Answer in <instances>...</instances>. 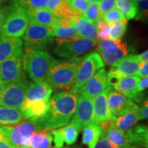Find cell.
I'll use <instances>...</instances> for the list:
<instances>
[{
  "label": "cell",
  "instance_id": "cell-12",
  "mask_svg": "<svg viewBox=\"0 0 148 148\" xmlns=\"http://www.w3.org/2000/svg\"><path fill=\"white\" fill-rule=\"evenodd\" d=\"M138 105L130 99L111 88L108 94V106L112 116L127 113Z\"/></svg>",
  "mask_w": 148,
  "mask_h": 148
},
{
  "label": "cell",
  "instance_id": "cell-37",
  "mask_svg": "<svg viewBox=\"0 0 148 148\" xmlns=\"http://www.w3.org/2000/svg\"><path fill=\"white\" fill-rule=\"evenodd\" d=\"M69 5L75 16H82L87 9L89 3L85 0H71Z\"/></svg>",
  "mask_w": 148,
  "mask_h": 148
},
{
  "label": "cell",
  "instance_id": "cell-41",
  "mask_svg": "<svg viewBox=\"0 0 148 148\" xmlns=\"http://www.w3.org/2000/svg\"><path fill=\"white\" fill-rule=\"evenodd\" d=\"M139 103L140 120H148V97H142Z\"/></svg>",
  "mask_w": 148,
  "mask_h": 148
},
{
  "label": "cell",
  "instance_id": "cell-43",
  "mask_svg": "<svg viewBox=\"0 0 148 148\" xmlns=\"http://www.w3.org/2000/svg\"><path fill=\"white\" fill-rule=\"evenodd\" d=\"M108 40H110L109 35V25L108 23H106L102 27L98 29L97 40L99 42Z\"/></svg>",
  "mask_w": 148,
  "mask_h": 148
},
{
  "label": "cell",
  "instance_id": "cell-50",
  "mask_svg": "<svg viewBox=\"0 0 148 148\" xmlns=\"http://www.w3.org/2000/svg\"><path fill=\"white\" fill-rule=\"evenodd\" d=\"M117 148H140V147L136 145H131V144H128V145H126L125 146H123V147H117Z\"/></svg>",
  "mask_w": 148,
  "mask_h": 148
},
{
  "label": "cell",
  "instance_id": "cell-6",
  "mask_svg": "<svg viewBox=\"0 0 148 148\" xmlns=\"http://www.w3.org/2000/svg\"><path fill=\"white\" fill-rule=\"evenodd\" d=\"M57 45L54 53L58 56L64 58H77L91 49L98 43L97 40L89 39L77 36L69 39H56Z\"/></svg>",
  "mask_w": 148,
  "mask_h": 148
},
{
  "label": "cell",
  "instance_id": "cell-10",
  "mask_svg": "<svg viewBox=\"0 0 148 148\" xmlns=\"http://www.w3.org/2000/svg\"><path fill=\"white\" fill-rule=\"evenodd\" d=\"M23 57L22 49L3 62L0 65V77L9 83L27 82Z\"/></svg>",
  "mask_w": 148,
  "mask_h": 148
},
{
  "label": "cell",
  "instance_id": "cell-25",
  "mask_svg": "<svg viewBox=\"0 0 148 148\" xmlns=\"http://www.w3.org/2000/svg\"><path fill=\"white\" fill-rule=\"evenodd\" d=\"M128 48L126 43H121L117 47L106 49V50L99 52L103 64L106 65H113L120 60L127 56Z\"/></svg>",
  "mask_w": 148,
  "mask_h": 148
},
{
  "label": "cell",
  "instance_id": "cell-45",
  "mask_svg": "<svg viewBox=\"0 0 148 148\" xmlns=\"http://www.w3.org/2000/svg\"><path fill=\"white\" fill-rule=\"evenodd\" d=\"M140 78L148 76V61H141L138 69V75Z\"/></svg>",
  "mask_w": 148,
  "mask_h": 148
},
{
  "label": "cell",
  "instance_id": "cell-39",
  "mask_svg": "<svg viewBox=\"0 0 148 148\" xmlns=\"http://www.w3.org/2000/svg\"><path fill=\"white\" fill-rule=\"evenodd\" d=\"M121 43V39L117 40H103V41L98 42L97 47L96 49L98 52H101V51L106 50V49H111V48L116 47Z\"/></svg>",
  "mask_w": 148,
  "mask_h": 148
},
{
  "label": "cell",
  "instance_id": "cell-15",
  "mask_svg": "<svg viewBox=\"0 0 148 148\" xmlns=\"http://www.w3.org/2000/svg\"><path fill=\"white\" fill-rule=\"evenodd\" d=\"M112 87L108 86L106 89L92 99L94 122L101 124L112 118L108 106V94Z\"/></svg>",
  "mask_w": 148,
  "mask_h": 148
},
{
  "label": "cell",
  "instance_id": "cell-1",
  "mask_svg": "<svg viewBox=\"0 0 148 148\" xmlns=\"http://www.w3.org/2000/svg\"><path fill=\"white\" fill-rule=\"evenodd\" d=\"M77 94L60 92L50 98L46 112L42 116L32 118L38 131H50L69 124L77 104Z\"/></svg>",
  "mask_w": 148,
  "mask_h": 148
},
{
  "label": "cell",
  "instance_id": "cell-19",
  "mask_svg": "<svg viewBox=\"0 0 148 148\" xmlns=\"http://www.w3.org/2000/svg\"><path fill=\"white\" fill-rule=\"evenodd\" d=\"M23 49V40L20 38L0 36V65L5 60Z\"/></svg>",
  "mask_w": 148,
  "mask_h": 148
},
{
  "label": "cell",
  "instance_id": "cell-51",
  "mask_svg": "<svg viewBox=\"0 0 148 148\" xmlns=\"http://www.w3.org/2000/svg\"><path fill=\"white\" fill-rule=\"evenodd\" d=\"M85 1H86V2L88 3H97L98 1H99V0H85Z\"/></svg>",
  "mask_w": 148,
  "mask_h": 148
},
{
  "label": "cell",
  "instance_id": "cell-52",
  "mask_svg": "<svg viewBox=\"0 0 148 148\" xmlns=\"http://www.w3.org/2000/svg\"><path fill=\"white\" fill-rule=\"evenodd\" d=\"M7 0H0V5H1L3 4V3L4 2H5V1H6Z\"/></svg>",
  "mask_w": 148,
  "mask_h": 148
},
{
  "label": "cell",
  "instance_id": "cell-44",
  "mask_svg": "<svg viewBox=\"0 0 148 148\" xmlns=\"http://www.w3.org/2000/svg\"><path fill=\"white\" fill-rule=\"evenodd\" d=\"M148 88V76L142 77L138 81L136 88V92L137 94L141 93L142 91Z\"/></svg>",
  "mask_w": 148,
  "mask_h": 148
},
{
  "label": "cell",
  "instance_id": "cell-32",
  "mask_svg": "<svg viewBox=\"0 0 148 148\" xmlns=\"http://www.w3.org/2000/svg\"><path fill=\"white\" fill-rule=\"evenodd\" d=\"M109 35L110 40L121 39L126 32L127 20L109 23Z\"/></svg>",
  "mask_w": 148,
  "mask_h": 148
},
{
  "label": "cell",
  "instance_id": "cell-23",
  "mask_svg": "<svg viewBox=\"0 0 148 148\" xmlns=\"http://www.w3.org/2000/svg\"><path fill=\"white\" fill-rule=\"evenodd\" d=\"M126 134L129 144L148 148V125H135L127 131Z\"/></svg>",
  "mask_w": 148,
  "mask_h": 148
},
{
  "label": "cell",
  "instance_id": "cell-46",
  "mask_svg": "<svg viewBox=\"0 0 148 148\" xmlns=\"http://www.w3.org/2000/svg\"><path fill=\"white\" fill-rule=\"evenodd\" d=\"M0 148H16L10 143L0 130Z\"/></svg>",
  "mask_w": 148,
  "mask_h": 148
},
{
  "label": "cell",
  "instance_id": "cell-40",
  "mask_svg": "<svg viewBox=\"0 0 148 148\" xmlns=\"http://www.w3.org/2000/svg\"><path fill=\"white\" fill-rule=\"evenodd\" d=\"M97 3L101 16L115 8V0H99Z\"/></svg>",
  "mask_w": 148,
  "mask_h": 148
},
{
  "label": "cell",
  "instance_id": "cell-7",
  "mask_svg": "<svg viewBox=\"0 0 148 148\" xmlns=\"http://www.w3.org/2000/svg\"><path fill=\"white\" fill-rule=\"evenodd\" d=\"M103 66L104 64L98 53L92 52L86 56L79 64L75 80L69 92L77 94L79 88Z\"/></svg>",
  "mask_w": 148,
  "mask_h": 148
},
{
  "label": "cell",
  "instance_id": "cell-18",
  "mask_svg": "<svg viewBox=\"0 0 148 148\" xmlns=\"http://www.w3.org/2000/svg\"><path fill=\"white\" fill-rule=\"evenodd\" d=\"M101 126L103 130L104 136L116 146V148L128 145V139L126 132H123L114 125L111 119L104 123H101Z\"/></svg>",
  "mask_w": 148,
  "mask_h": 148
},
{
  "label": "cell",
  "instance_id": "cell-16",
  "mask_svg": "<svg viewBox=\"0 0 148 148\" xmlns=\"http://www.w3.org/2000/svg\"><path fill=\"white\" fill-rule=\"evenodd\" d=\"M52 92L53 88L47 82L29 83L25 94V103L40 101L48 102Z\"/></svg>",
  "mask_w": 148,
  "mask_h": 148
},
{
  "label": "cell",
  "instance_id": "cell-33",
  "mask_svg": "<svg viewBox=\"0 0 148 148\" xmlns=\"http://www.w3.org/2000/svg\"><path fill=\"white\" fill-rule=\"evenodd\" d=\"M59 128L60 130L64 143H66L67 145H73L76 142L79 132L78 130L73 127V125H70L69 123L65 126L59 127Z\"/></svg>",
  "mask_w": 148,
  "mask_h": 148
},
{
  "label": "cell",
  "instance_id": "cell-30",
  "mask_svg": "<svg viewBox=\"0 0 148 148\" xmlns=\"http://www.w3.org/2000/svg\"><path fill=\"white\" fill-rule=\"evenodd\" d=\"M48 103L49 101L46 102V101H40L36 102L25 103L23 110L24 119L27 120L42 116L47 110Z\"/></svg>",
  "mask_w": 148,
  "mask_h": 148
},
{
  "label": "cell",
  "instance_id": "cell-38",
  "mask_svg": "<svg viewBox=\"0 0 148 148\" xmlns=\"http://www.w3.org/2000/svg\"><path fill=\"white\" fill-rule=\"evenodd\" d=\"M136 20L148 21V0H138V13Z\"/></svg>",
  "mask_w": 148,
  "mask_h": 148
},
{
  "label": "cell",
  "instance_id": "cell-53",
  "mask_svg": "<svg viewBox=\"0 0 148 148\" xmlns=\"http://www.w3.org/2000/svg\"><path fill=\"white\" fill-rule=\"evenodd\" d=\"M62 148H81L79 147H62Z\"/></svg>",
  "mask_w": 148,
  "mask_h": 148
},
{
  "label": "cell",
  "instance_id": "cell-24",
  "mask_svg": "<svg viewBox=\"0 0 148 148\" xmlns=\"http://www.w3.org/2000/svg\"><path fill=\"white\" fill-rule=\"evenodd\" d=\"M114 125L123 132H127L131 127L134 126L140 120L138 105L127 113L119 116H112Z\"/></svg>",
  "mask_w": 148,
  "mask_h": 148
},
{
  "label": "cell",
  "instance_id": "cell-36",
  "mask_svg": "<svg viewBox=\"0 0 148 148\" xmlns=\"http://www.w3.org/2000/svg\"><path fill=\"white\" fill-rule=\"evenodd\" d=\"M100 18L104 22L108 23L116 21H121L126 19L124 14L116 8L109 11L107 13L101 15Z\"/></svg>",
  "mask_w": 148,
  "mask_h": 148
},
{
  "label": "cell",
  "instance_id": "cell-20",
  "mask_svg": "<svg viewBox=\"0 0 148 148\" xmlns=\"http://www.w3.org/2000/svg\"><path fill=\"white\" fill-rule=\"evenodd\" d=\"M46 10L58 20H72L75 16L66 0H49Z\"/></svg>",
  "mask_w": 148,
  "mask_h": 148
},
{
  "label": "cell",
  "instance_id": "cell-47",
  "mask_svg": "<svg viewBox=\"0 0 148 148\" xmlns=\"http://www.w3.org/2000/svg\"><path fill=\"white\" fill-rule=\"evenodd\" d=\"M9 6H5V5H0V31L1 27L3 26V24L4 23L5 17L8 12Z\"/></svg>",
  "mask_w": 148,
  "mask_h": 148
},
{
  "label": "cell",
  "instance_id": "cell-27",
  "mask_svg": "<svg viewBox=\"0 0 148 148\" xmlns=\"http://www.w3.org/2000/svg\"><path fill=\"white\" fill-rule=\"evenodd\" d=\"M24 119L23 112L17 108L0 106V125H11Z\"/></svg>",
  "mask_w": 148,
  "mask_h": 148
},
{
  "label": "cell",
  "instance_id": "cell-34",
  "mask_svg": "<svg viewBox=\"0 0 148 148\" xmlns=\"http://www.w3.org/2000/svg\"><path fill=\"white\" fill-rule=\"evenodd\" d=\"M49 0H12V3L23 7L25 10L46 9Z\"/></svg>",
  "mask_w": 148,
  "mask_h": 148
},
{
  "label": "cell",
  "instance_id": "cell-3",
  "mask_svg": "<svg viewBox=\"0 0 148 148\" xmlns=\"http://www.w3.org/2000/svg\"><path fill=\"white\" fill-rule=\"evenodd\" d=\"M54 60L45 50L25 51L23 57L24 70L34 82H47L49 68Z\"/></svg>",
  "mask_w": 148,
  "mask_h": 148
},
{
  "label": "cell",
  "instance_id": "cell-35",
  "mask_svg": "<svg viewBox=\"0 0 148 148\" xmlns=\"http://www.w3.org/2000/svg\"><path fill=\"white\" fill-rule=\"evenodd\" d=\"M82 16L87 19L88 21L95 24L96 21H98L101 17V14L100 12H99L97 3H90L86 10L85 11V12L82 14Z\"/></svg>",
  "mask_w": 148,
  "mask_h": 148
},
{
  "label": "cell",
  "instance_id": "cell-22",
  "mask_svg": "<svg viewBox=\"0 0 148 148\" xmlns=\"http://www.w3.org/2000/svg\"><path fill=\"white\" fill-rule=\"evenodd\" d=\"M71 23L80 37L97 40L98 30L95 24L92 22L88 21L82 16H75L72 18Z\"/></svg>",
  "mask_w": 148,
  "mask_h": 148
},
{
  "label": "cell",
  "instance_id": "cell-49",
  "mask_svg": "<svg viewBox=\"0 0 148 148\" xmlns=\"http://www.w3.org/2000/svg\"><path fill=\"white\" fill-rule=\"evenodd\" d=\"M8 82H5V81H4V80H3V79H2L1 78V77H0V92H1V90L3 89V88L4 87L5 85L8 84Z\"/></svg>",
  "mask_w": 148,
  "mask_h": 148
},
{
  "label": "cell",
  "instance_id": "cell-9",
  "mask_svg": "<svg viewBox=\"0 0 148 148\" xmlns=\"http://www.w3.org/2000/svg\"><path fill=\"white\" fill-rule=\"evenodd\" d=\"M28 85V81L5 84L0 92V106L17 108L23 112Z\"/></svg>",
  "mask_w": 148,
  "mask_h": 148
},
{
  "label": "cell",
  "instance_id": "cell-21",
  "mask_svg": "<svg viewBox=\"0 0 148 148\" xmlns=\"http://www.w3.org/2000/svg\"><path fill=\"white\" fill-rule=\"evenodd\" d=\"M29 23L37 24L54 28L58 24V21L51 12L46 9L27 10Z\"/></svg>",
  "mask_w": 148,
  "mask_h": 148
},
{
  "label": "cell",
  "instance_id": "cell-5",
  "mask_svg": "<svg viewBox=\"0 0 148 148\" xmlns=\"http://www.w3.org/2000/svg\"><path fill=\"white\" fill-rule=\"evenodd\" d=\"M54 40L52 28L37 24L29 23L22 36L25 51L44 50Z\"/></svg>",
  "mask_w": 148,
  "mask_h": 148
},
{
  "label": "cell",
  "instance_id": "cell-54",
  "mask_svg": "<svg viewBox=\"0 0 148 148\" xmlns=\"http://www.w3.org/2000/svg\"><path fill=\"white\" fill-rule=\"evenodd\" d=\"M66 1H71V0H66Z\"/></svg>",
  "mask_w": 148,
  "mask_h": 148
},
{
  "label": "cell",
  "instance_id": "cell-17",
  "mask_svg": "<svg viewBox=\"0 0 148 148\" xmlns=\"http://www.w3.org/2000/svg\"><path fill=\"white\" fill-rule=\"evenodd\" d=\"M140 79L138 76L122 77L113 86L114 90L130 99L134 103H138L143 95L142 93L137 94L136 92V86Z\"/></svg>",
  "mask_w": 148,
  "mask_h": 148
},
{
  "label": "cell",
  "instance_id": "cell-42",
  "mask_svg": "<svg viewBox=\"0 0 148 148\" xmlns=\"http://www.w3.org/2000/svg\"><path fill=\"white\" fill-rule=\"evenodd\" d=\"M92 148H116V147L113 143H111L102 132L100 138L96 142Z\"/></svg>",
  "mask_w": 148,
  "mask_h": 148
},
{
  "label": "cell",
  "instance_id": "cell-13",
  "mask_svg": "<svg viewBox=\"0 0 148 148\" xmlns=\"http://www.w3.org/2000/svg\"><path fill=\"white\" fill-rule=\"evenodd\" d=\"M106 75V70L103 68L99 69L79 88L77 94L93 99L103 92L108 86Z\"/></svg>",
  "mask_w": 148,
  "mask_h": 148
},
{
  "label": "cell",
  "instance_id": "cell-29",
  "mask_svg": "<svg viewBox=\"0 0 148 148\" xmlns=\"http://www.w3.org/2000/svg\"><path fill=\"white\" fill-rule=\"evenodd\" d=\"M58 24L53 28L54 36L58 39H69L79 36L76 29L73 26L71 20H58Z\"/></svg>",
  "mask_w": 148,
  "mask_h": 148
},
{
  "label": "cell",
  "instance_id": "cell-8",
  "mask_svg": "<svg viewBox=\"0 0 148 148\" xmlns=\"http://www.w3.org/2000/svg\"><path fill=\"white\" fill-rule=\"evenodd\" d=\"M0 130L10 143L16 148H21L30 136L38 131L33 119L20 122L15 125H0Z\"/></svg>",
  "mask_w": 148,
  "mask_h": 148
},
{
  "label": "cell",
  "instance_id": "cell-14",
  "mask_svg": "<svg viewBox=\"0 0 148 148\" xmlns=\"http://www.w3.org/2000/svg\"><path fill=\"white\" fill-rule=\"evenodd\" d=\"M141 60L137 54H130L120 60L110 68V71L119 76L120 78L129 76H137L138 69Z\"/></svg>",
  "mask_w": 148,
  "mask_h": 148
},
{
  "label": "cell",
  "instance_id": "cell-11",
  "mask_svg": "<svg viewBox=\"0 0 148 148\" xmlns=\"http://www.w3.org/2000/svg\"><path fill=\"white\" fill-rule=\"evenodd\" d=\"M92 123H95L92 110V99L77 95L76 108L69 123L80 131L85 126Z\"/></svg>",
  "mask_w": 148,
  "mask_h": 148
},
{
  "label": "cell",
  "instance_id": "cell-28",
  "mask_svg": "<svg viewBox=\"0 0 148 148\" xmlns=\"http://www.w3.org/2000/svg\"><path fill=\"white\" fill-rule=\"evenodd\" d=\"M82 143L88 145V148H92L103 132L101 125L95 123L86 125L82 130Z\"/></svg>",
  "mask_w": 148,
  "mask_h": 148
},
{
  "label": "cell",
  "instance_id": "cell-2",
  "mask_svg": "<svg viewBox=\"0 0 148 148\" xmlns=\"http://www.w3.org/2000/svg\"><path fill=\"white\" fill-rule=\"evenodd\" d=\"M82 59L74 58L64 60H53L48 73V84L52 88L69 91L73 84Z\"/></svg>",
  "mask_w": 148,
  "mask_h": 148
},
{
  "label": "cell",
  "instance_id": "cell-26",
  "mask_svg": "<svg viewBox=\"0 0 148 148\" xmlns=\"http://www.w3.org/2000/svg\"><path fill=\"white\" fill-rule=\"evenodd\" d=\"M53 135L49 131H36L21 148H51Z\"/></svg>",
  "mask_w": 148,
  "mask_h": 148
},
{
  "label": "cell",
  "instance_id": "cell-4",
  "mask_svg": "<svg viewBox=\"0 0 148 148\" xmlns=\"http://www.w3.org/2000/svg\"><path fill=\"white\" fill-rule=\"evenodd\" d=\"M29 25L27 10L12 3L9 5L8 12L0 31V36L20 38L23 36Z\"/></svg>",
  "mask_w": 148,
  "mask_h": 148
},
{
  "label": "cell",
  "instance_id": "cell-31",
  "mask_svg": "<svg viewBox=\"0 0 148 148\" xmlns=\"http://www.w3.org/2000/svg\"><path fill=\"white\" fill-rule=\"evenodd\" d=\"M115 7L124 14L127 20L132 19L138 13V0H115Z\"/></svg>",
  "mask_w": 148,
  "mask_h": 148
},
{
  "label": "cell",
  "instance_id": "cell-48",
  "mask_svg": "<svg viewBox=\"0 0 148 148\" xmlns=\"http://www.w3.org/2000/svg\"><path fill=\"white\" fill-rule=\"evenodd\" d=\"M138 56L141 61H148V49Z\"/></svg>",
  "mask_w": 148,
  "mask_h": 148
}]
</instances>
